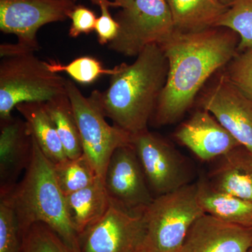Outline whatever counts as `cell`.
I'll use <instances>...</instances> for the list:
<instances>
[{
	"label": "cell",
	"mask_w": 252,
	"mask_h": 252,
	"mask_svg": "<svg viewBox=\"0 0 252 252\" xmlns=\"http://www.w3.org/2000/svg\"><path fill=\"white\" fill-rule=\"evenodd\" d=\"M240 36L229 28L175 31L160 44L168 61V74L152 117L158 126L180 120L214 73L238 54Z\"/></svg>",
	"instance_id": "1"
},
{
	"label": "cell",
	"mask_w": 252,
	"mask_h": 252,
	"mask_svg": "<svg viewBox=\"0 0 252 252\" xmlns=\"http://www.w3.org/2000/svg\"><path fill=\"white\" fill-rule=\"evenodd\" d=\"M168 68L166 56L158 44L146 47L132 64L117 66L108 89L98 92L106 118L131 135L148 130L166 84Z\"/></svg>",
	"instance_id": "2"
},
{
	"label": "cell",
	"mask_w": 252,
	"mask_h": 252,
	"mask_svg": "<svg viewBox=\"0 0 252 252\" xmlns=\"http://www.w3.org/2000/svg\"><path fill=\"white\" fill-rule=\"evenodd\" d=\"M32 135V134H31ZM31 162L22 180L0 199L11 205L17 217L21 236L36 223L47 225L74 252H80L78 233L68 212L54 165L32 135Z\"/></svg>",
	"instance_id": "3"
},
{
	"label": "cell",
	"mask_w": 252,
	"mask_h": 252,
	"mask_svg": "<svg viewBox=\"0 0 252 252\" xmlns=\"http://www.w3.org/2000/svg\"><path fill=\"white\" fill-rule=\"evenodd\" d=\"M203 214L197 183L154 197L143 213V252H180L189 228Z\"/></svg>",
	"instance_id": "4"
},
{
	"label": "cell",
	"mask_w": 252,
	"mask_h": 252,
	"mask_svg": "<svg viewBox=\"0 0 252 252\" xmlns=\"http://www.w3.org/2000/svg\"><path fill=\"white\" fill-rule=\"evenodd\" d=\"M67 79L50 71L34 53L3 58L0 63V119L24 102H46L67 94Z\"/></svg>",
	"instance_id": "5"
},
{
	"label": "cell",
	"mask_w": 252,
	"mask_h": 252,
	"mask_svg": "<svg viewBox=\"0 0 252 252\" xmlns=\"http://www.w3.org/2000/svg\"><path fill=\"white\" fill-rule=\"evenodd\" d=\"M66 87L79 127L83 154L97 177L104 180L112 154L119 147L132 144V135L107 122L99 105L98 91H93L86 97L68 79Z\"/></svg>",
	"instance_id": "6"
},
{
	"label": "cell",
	"mask_w": 252,
	"mask_h": 252,
	"mask_svg": "<svg viewBox=\"0 0 252 252\" xmlns=\"http://www.w3.org/2000/svg\"><path fill=\"white\" fill-rule=\"evenodd\" d=\"M75 6L72 0H0V31L18 38L16 44H1V57L38 51V31L67 19Z\"/></svg>",
	"instance_id": "7"
},
{
	"label": "cell",
	"mask_w": 252,
	"mask_h": 252,
	"mask_svg": "<svg viewBox=\"0 0 252 252\" xmlns=\"http://www.w3.org/2000/svg\"><path fill=\"white\" fill-rule=\"evenodd\" d=\"M115 19L119 32L109 49L127 57L138 56L152 44L160 45L175 31L165 0H134Z\"/></svg>",
	"instance_id": "8"
},
{
	"label": "cell",
	"mask_w": 252,
	"mask_h": 252,
	"mask_svg": "<svg viewBox=\"0 0 252 252\" xmlns=\"http://www.w3.org/2000/svg\"><path fill=\"white\" fill-rule=\"evenodd\" d=\"M132 144L151 191L157 196L190 184L191 170L189 162L160 136L149 130L142 131L132 135Z\"/></svg>",
	"instance_id": "9"
},
{
	"label": "cell",
	"mask_w": 252,
	"mask_h": 252,
	"mask_svg": "<svg viewBox=\"0 0 252 252\" xmlns=\"http://www.w3.org/2000/svg\"><path fill=\"white\" fill-rule=\"evenodd\" d=\"M143 213L110 201L103 217L78 235L80 252H143Z\"/></svg>",
	"instance_id": "10"
},
{
	"label": "cell",
	"mask_w": 252,
	"mask_h": 252,
	"mask_svg": "<svg viewBox=\"0 0 252 252\" xmlns=\"http://www.w3.org/2000/svg\"><path fill=\"white\" fill-rule=\"evenodd\" d=\"M199 103L200 108L210 112L239 143L252 152V101L224 73L203 91Z\"/></svg>",
	"instance_id": "11"
},
{
	"label": "cell",
	"mask_w": 252,
	"mask_h": 252,
	"mask_svg": "<svg viewBox=\"0 0 252 252\" xmlns=\"http://www.w3.org/2000/svg\"><path fill=\"white\" fill-rule=\"evenodd\" d=\"M104 184L110 201L130 211L144 212L154 198L132 144L112 154Z\"/></svg>",
	"instance_id": "12"
},
{
	"label": "cell",
	"mask_w": 252,
	"mask_h": 252,
	"mask_svg": "<svg viewBox=\"0 0 252 252\" xmlns=\"http://www.w3.org/2000/svg\"><path fill=\"white\" fill-rule=\"evenodd\" d=\"M252 246V228L203 214L194 221L180 252H247Z\"/></svg>",
	"instance_id": "13"
},
{
	"label": "cell",
	"mask_w": 252,
	"mask_h": 252,
	"mask_svg": "<svg viewBox=\"0 0 252 252\" xmlns=\"http://www.w3.org/2000/svg\"><path fill=\"white\" fill-rule=\"evenodd\" d=\"M175 137L203 161L216 160L241 145L210 112L202 108L181 124Z\"/></svg>",
	"instance_id": "14"
},
{
	"label": "cell",
	"mask_w": 252,
	"mask_h": 252,
	"mask_svg": "<svg viewBox=\"0 0 252 252\" xmlns=\"http://www.w3.org/2000/svg\"><path fill=\"white\" fill-rule=\"evenodd\" d=\"M0 195L8 193L31 162L32 140L26 121L0 119Z\"/></svg>",
	"instance_id": "15"
},
{
	"label": "cell",
	"mask_w": 252,
	"mask_h": 252,
	"mask_svg": "<svg viewBox=\"0 0 252 252\" xmlns=\"http://www.w3.org/2000/svg\"><path fill=\"white\" fill-rule=\"evenodd\" d=\"M206 179L214 189L252 203V152L235 147L219 158Z\"/></svg>",
	"instance_id": "16"
},
{
	"label": "cell",
	"mask_w": 252,
	"mask_h": 252,
	"mask_svg": "<svg viewBox=\"0 0 252 252\" xmlns=\"http://www.w3.org/2000/svg\"><path fill=\"white\" fill-rule=\"evenodd\" d=\"M197 183L198 198L204 212L226 222L252 228V203L214 189L207 179Z\"/></svg>",
	"instance_id": "17"
},
{
	"label": "cell",
	"mask_w": 252,
	"mask_h": 252,
	"mask_svg": "<svg viewBox=\"0 0 252 252\" xmlns=\"http://www.w3.org/2000/svg\"><path fill=\"white\" fill-rule=\"evenodd\" d=\"M175 31L192 32L216 27L228 9L219 0H165Z\"/></svg>",
	"instance_id": "18"
},
{
	"label": "cell",
	"mask_w": 252,
	"mask_h": 252,
	"mask_svg": "<svg viewBox=\"0 0 252 252\" xmlns=\"http://www.w3.org/2000/svg\"><path fill=\"white\" fill-rule=\"evenodd\" d=\"M68 212L78 235L100 220L110 205L104 180L97 177L94 183L66 195Z\"/></svg>",
	"instance_id": "19"
},
{
	"label": "cell",
	"mask_w": 252,
	"mask_h": 252,
	"mask_svg": "<svg viewBox=\"0 0 252 252\" xmlns=\"http://www.w3.org/2000/svg\"><path fill=\"white\" fill-rule=\"evenodd\" d=\"M41 152L54 165L67 160L54 123L46 112L44 102H24L16 106Z\"/></svg>",
	"instance_id": "20"
},
{
	"label": "cell",
	"mask_w": 252,
	"mask_h": 252,
	"mask_svg": "<svg viewBox=\"0 0 252 252\" xmlns=\"http://www.w3.org/2000/svg\"><path fill=\"white\" fill-rule=\"evenodd\" d=\"M50 117L54 123L68 158L83 155V147L77 120L67 94L44 102Z\"/></svg>",
	"instance_id": "21"
},
{
	"label": "cell",
	"mask_w": 252,
	"mask_h": 252,
	"mask_svg": "<svg viewBox=\"0 0 252 252\" xmlns=\"http://www.w3.org/2000/svg\"><path fill=\"white\" fill-rule=\"evenodd\" d=\"M54 165L58 183L64 196L89 187L98 177L84 154Z\"/></svg>",
	"instance_id": "22"
},
{
	"label": "cell",
	"mask_w": 252,
	"mask_h": 252,
	"mask_svg": "<svg viewBox=\"0 0 252 252\" xmlns=\"http://www.w3.org/2000/svg\"><path fill=\"white\" fill-rule=\"evenodd\" d=\"M238 33V53L252 48V0H235L217 23Z\"/></svg>",
	"instance_id": "23"
},
{
	"label": "cell",
	"mask_w": 252,
	"mask_h": 252,
	"mask_svg": "<svg viewBox=\"0 0 252 252\" xmlns=\"http://www.w3.org/2000/svg\"><path fill=\"white\" fill-rule=\"evenodd\" d=\"M46 67L51 72H65L72 79L81 84H91L103 75L112 76L116 72L113 69L104 68L98 60L91 56H83L74 60L67 64H63L56 61L45 62Z\"/></svg>",
	"instance_id": "24"
},
{
	"label": "cell",
	"mask_w": 252,
	"mask_h": 252,
	"mask_svg": "<svg viewBox=\"0 0 252 252\" xmlns=\"http://www.w3.org/2000/svg\"><path fill=\"white\" fill-rule=\"evenodd\" d=\"M21 238V252H76L44 223L32 225Z\"/></svg>",
	"instance_id": "25"
},
{
	"label": "cell",
	"mask_w": 252,
	"mask_h": 252,
	"mask_svg": "<svg viewBox=\"0 0 252 252\" xmlns=\"http://www.w3.org/2000/svg\"><path fill=\"white\" fill-rule=\"evenodd\" d=\"M21 249L17 217L11 205L0 199V252H21Z\"/></svg>",
	"instance_id": "26"
},
{
	"label": "cell",
	"mask_w": 252,
	"mask_h": 252,
	"mask_svg": "<svg viewBox=\"0 0 252 252\" xmlns=\"http://www.w3.org/2000/svg\"><path fill=\"white\" fill-rule=\"evenodd\" d=\"M225 67L226 77L252 101V48L238 53Z\"/></svg>",
	"instance_id": "27"
},
{
	"label": "cell",
	"mask_w": 252,
	"mask_h": 252,
	"mask_svg": "<svg viewBox=\"0 0 252 252\" xmlns=\"http://www.w3.org/2000/svg\"><path fill=\"white\" fill-rule=\"evenodd\" d=\"M100 9V16L97 19L95 30L97 40L101 45L109 44L117 36L119 24L111 15L109 8L113 6L112 0H91Z\"/></svg>",
	"instance_id": "28"
},
{
	"label": "cell",
	"mask_w": 252,
	"mask_h": 252,
	"mask_svg": "<svg viewBox=\"0 0 252 252\" xmlns=\"http://www.w3.org/2000/svg\"><path fill=\"white\" fill-rule=\"evenodd\" d=\"M72 24L69 31V35L72 38L78 37L81 34H90L95 30L97 17L94 11L82 6L76 5L69 14Z\"/></svg>",
	"instance_id": "29"
},
{
	"label": "cell",
	"mask_w": 252,
	"mask_h": 252,
	"mask_svg": "<svg viewBox=\"0 0 252 252\" xmlns=\"http://www.w3.org/2000/svg\"><path fill=\"white\" fill-rule=\"evenodd\" d=\"M134 0H112L113 7L124 8L129 6Z\"/></svg>",
	"instance_id": "30"
},
{
	"label": "cell",
	"mask_w": 252,
	"mask_h": 252,
	"mask_svg": "<svg viewBox=\"0 0 252 252\" xmlns=\"http://www.w3.org/2000/svg\"><path fill=\"white\" fill-rule=\"evenodd\" d=\"M220 3H222L223 5L226 6H230V5L233 4L235 0H219Z\"/></svg>",
	"instance_id": "31"
},
{
	"label": "cell",
	"mask_w": 252,
	"mask_h": 252,
	"mask_svg": "<svg viewBox=\"0 0 252 252\" xmlns=\"http://www.w3.org/2000/svg\"><path fill=\"white\" fill-rule=\"evenodd\" d=\"M247 252H252V246L251 247V248L249 249L248 251Z\"/></svg>",
	"instance_id": "32"
},
{
	"label": "cell",
	"mask_w": 252,
	"mask_h": 252,
	"mask_svg": "<svg viewBox=\"0 0 252 252\" xmlns=\"http://www.w3.org/2000/svg\"><path fill=\"white\" fill-rule=\"evenodd\" d=\"M72 1H75V2H76V1H77V0H72Z\"/></svg>",
	"instance_id": "33"
}]
</instances>
